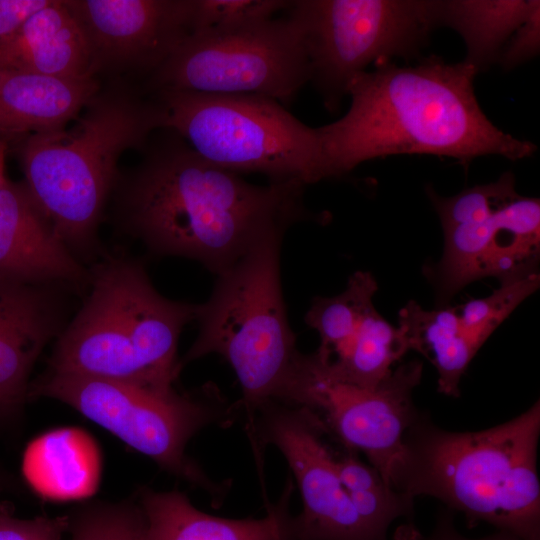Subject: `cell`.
Masks as SVG:
<instances>
[{"instance_id":"cell-16","label":"cell","mask_w":540,"mask_h":540,"mask_svg":"<svg viewBox=\"0 0 540 540\" xmlns=\"http://www.w3.org/2000/svg\"><path fill=\"white\" fill-rule=\"evenodd\" d=\"M0 278L85 293L86 268L60 238L24 182L0 187Z\"/></svg>"},{"instance_id":"cell-10","label":"cell","mask_w":540,"mask_h":540,"mask_svg":"<svg viewBox=\"0 0 540 540\" xmlns=\"http://www.w3.org/2000/svg\"><path fill=\"white\" fill-rule=\"evenodd\" d=\"M307 83L301 29L286 9L278 18L188 35L146 79L144 90L253 94L285 106Z\"/></svg>"},{"instance_id":"cell-35","label":"cell","mask_w":540,"mask_h":540,"mask_svg":"<svg viewBox=\"0 0 540 540\" xmlns=\"http://www.w3.org/2000/svg\"><path fill=\"white\" fill-rule=\"evenodd\" d=\"M2 73H3V69L0 66V79H1Z\"/></svg>"},{"instance_id":"cell-4","label":"cell","mask_w":540,"mask_h":540,"mask_svg":"<svg viewBox=\"0 0 540 540\" xmlns=\"http://www.w3.org/2000/svg\"><path fill=\"white\" fill-rule=\"evenodd\" d=\"M159 129L155 99L115 82L95 94L71 127L17 139L23 182L82 263L103 256L98 229L122 154L144 148Z\"/></svg>"},{"instance_id":"cell-3","label":"cell","mask_w":540,"mask_h":540,"mask_svg":"<svg viewBox=\"0 0 540 540\" xmlns=\"http://www.w3.org/2000/svg\"><path fill=\"white\" fill-rule=\"evenodd\" d=\"M539 435V400L480 431H447L419 412L405 433L391 488L440 500L462 513L470 528L487 523L522 540H540Z\"/></svg>"},{"instance_id":"cell-27","label":"cell","mask_w":540,"mask_h":540,"mask_svg":"<svg viewBox=\"0 0 540 540\" xmlns=\"http://www.w3.org/2000/svg\"><path fill=\"white\" fill-rule=\"evenodd\" d=\"M70 540H143L144 516L132 503H96L68 514Z\"/></svg>"},{"instance_id":"cell-18","label":"cell","mask_w":540,"mask_h":540,"mask_svg":"<svg viewBox=\"0 0 540 540\" xmlns=\"http://www.w3.org/2000/svg\"><path fill=\"white\" fill-rule=\"evenodd\" d=\"M289 483L279 504L268 503L265 517L229 519L197 509L179 491L144 489L139 506L144 516L143 540H286Z\"/></svg>"},{"instance_id":"cell-25","label":"cell","mask_w":540,"mask_h":540,"mask_svg":"<svg viewBox=\"0 0 540 540\" xmlns=\"http://www.w3.org/2000/svg\"><path fill=\"white\" fill-rule=\"evenodd\" d=\"M539 285V272H534L522 278L500 283L489 296L472 298L456 307L463 330L481 348L514 309L536 292Z\"/></svg>"},{"instance_id":"cell-30","label":"cell","mask_w":540,"mask_h":540,"mask_svg":"<svg viewBox=\"0 0 540 540\" xmlns=\"http://www.w3.org/2000/svg\"><path fill=\"white\" fill-rule=\"evenodd\" d=\"M540 50V1L535 0L529 14L508 38L496 63L512 70L538 55Z\"/></svg>"},{"instance_id":"cell-23","label":"cell","mask_w":540,"mask_h":540,"mask_svg":"<svg viewBox=\"0 0 540 540\" xmlns=\"http://www.w3.org/2000/svg\"><path fill=\"white\" fill-rule=\"evenodd\" d=\"M410 350L403 331L390 324L374 305L365 313L355 335L333 359L321 360L334 378L373 389L393 371V365Z\"/></svg>"},{"instance_id":"cell-20","label":"cell","mask_w":540,"mask_h":540,"mask_svg":"<svg viewBox=\"0 0 540 540\" xmlns=\"http://www.w3.org/2000/svg\"><path fill=\"white\" fill-rule=\"evenodd\" d=\"M3 70L57 77H95L87 39L64 0L33 14L0 48Z\"/></svg>"},{"instance_id":"cell-6","label":"cell","mask_w":540,"mask_h":540,"mask_svg":"<svg viewBox=\"0 0 540 540\" xmlns=\"http://www.w3.org/2000/svg\"><path fill=\"white\" fill-rule=\"evenodd\" d=\"M287 229L267 232L231 267L217 275L209 299L197 305L198 336L181 366L212 353L233 368L252 436L257 412L285 403L302 354L288 322L280 275Z\"/></svg>"},{"instance_id":"cell-26","label":"cell","mask_w":540,"mask_h":540,"mask_svg":"<svg viewBox=\"0 0 540 540\" xmlns=\"http://www.w3.org/2000/svg\"><path fill=\"white\" fill-rule=\"evenodd\" d=\"M443 231L483 220L519 196L513 173L505 172L496 181L464 189L457 195L443 197L432 187L426 188Z\"/></svg>"},{"instance_id":"cell-28","label":"cell","mask_w":540,"mask_h":540,"mask_svg":"<svg viewBox=\"0 0 540 540\" xmlns=\"http://www.w3.org/2000/svg\"><path fill=\"white\" fill-rule=\"evenodd\" d=\"M290 4L288 0H190V34L226 31L265 21L284 12Z\"/></svg>"},{"instance_id":"cell-19","label":"cell","mask_w":540,"mask_h":540,"mask_svg":"<svg viewBox=\"0 0 540 540\" xmlns=\"http://www.w3.org/2000/svg\"><path fill=\"white\" fill-rule=\"evenodd\" d=\"M21 470L29 488L43 499L56 502L87 499L100 485V448L81 428L51 429L27 444Z\"/></svg>"},{"instance_id":"cell-7","label":"cell","mask_w":540,"mask_h":540,"mask_svg":"<svg viewBox=\"0 0 540 540\" xmlns=\"http://www.w3.org/2000/svg\"><path fill=\"white\" fill-rule=\"evenodd\" d=\"M151 96L160 110L161 129L175 132L216 166L259 173L274 183L306 186L324 180L317 129L275 99L171 90Z\"/></svg>"},{"instance_id":"cell-33","label":"cell","mask_w":540,"mask_h":540,"mask_svg":"<svg viewBox=\"0 0 540 540\" xmlns=\"http://www.w3.org/2000/svg\"><path fill=\"white\" fill-rule=\"evenodd\" d=\"M392 540H424V536L420 533L414 523L409 521L396 528Z\"/></svg>"},{"instance_id":"cell-29","label":"cell","mask_w":540,"mask_h":540,"mask_svg":"<svg viewBox=\"0 0 540 540\" xmlns=\"http://www.w3.org/2000/svg\"><path fill=\"white\" fill-rule=\"evenodd\" d=\"M68 514L18 518L11 507L0 504V540H62L68 532Z\"/></svg>"},{"instance_id":"cell-17","label":"cell","mask_w":540,"mask_h":540,"mask_svg":"<svg viewBox=\"0 0 540 540\" xmlns=\"http://www.w3.org/2000/svg\"><path fill=\"white\" fill-rule=\"evenodd\" d=\"M99 90L96 77L69 78L3 70L0 138L17 140L63 129L80 115Z\"/></svg>"},{"instance_id":"cell-8","label":"cell","mask_w":540,"mask_h":540,"mask_svg":"<svg viewBox=\"0 0 540 540\" xmlns=\"http://www.w3.org/2000/svg\"><path fill=\"white\" fill-rule=\"evenodd\" d=\"M46 397L72 407L164 470L207 491L214 500L226 487L213 482L185 452L202 428L229 418L213 389L200 396L174 387L48 373L30 384L29 398Z\"/></svg>"},{"instance_id":"cell-11","label":"cell","mask_w":540,"mask_h":540,"mask_svg":"<svg viewBox=\"0 0 540 540\" xmlns=\"http://www.w3.org/2000/svg\"><path fill=\"white\" fill-rule=\"evenodd\" d=\"M422 373V362L412 360L369 389L334 378L314 353L302 354L286 404L311 411L326 434L345 450L363 453L391 488L404 458L405 433L420 412L412 395Z\"/></svg>"},{"instance_id":"cell-5","label":"cell","mask_w":540,"mask_h":540,"mask_svg":"<svg viewBox=\"0 0 540 540\" xmlns=\"http://www.w3.org/2000/svg\"><path fill=\"white\" fill-rule=\"evenodd\" d=\"M89 270V292L56 338L50 373L174 387L179 337L197 305L161 295L132 258L104 255Z\"/></svg>"},{"instance_id":"cell-13","label":"cell","mask_w":540,"mask_h":540,"mask_svg":"<svg viewBox=\"0 0 540 540\" xmlns=\"http://www.w3.org/2000/svg\"><path fill=\"white\" fill-rule=\"evenodd\" d=\"M443 233L441 259L423 268L438 307L473 281L494 277L503 283L538 272L539 198L519 195L487 218Z\"/></svg>"},{"instance_id":"cell-21","label":"cell","mask_w":540,"mask_h":540,"mask_svg":"<svg viewBox=\"0 0 540 540\" xmlns=\"http://www.w3.org/2000/svg\"><path fill=\"white\" fill-rule=\"evenodd\" d=\"M398 320L410 350L436 368L438 391L459 397L461 378L480 348L463 330L457 308L446 305L428 310L410 300L399 310Z\"/></svg>"},{"instance_id":"cell-22","label":"cell","mask_w":540,"mask_h":540,"mask_svg":"<svg viewBox=\"0 0 540 540\" xmlns=\"http://www.w3.org/2000/svg\"><path fill=\"white\" fill-rule=\"evenodd\" d=\"M535 0H440L439 27L464 40V63L476 73L496 63L504 44L529 14Z\"/></svg>"},{"instance_id":"cell-2","label":"cell","mask_w":540,"mask_h":540,"mask_svg":"<svg viewBox=\"0 0 540 540\" xmlns=\"http://www.w3.org/2000/svg\"><path fill=\"white\" fill-rule=\"evenodd\" d=\"M375 64L350 82L346 114L316 128L324 179L392 155L451 157L467 168L480 156L519 160L537 150L489 120L475 95L477 73L463 61L451 64L432 55L413 66Z\"/></svg>"},{"instance_id":"cell-14","label":"cell","mask_w":540,"mask_h":540,"mask_svg":"<svg viewBox=\"0 0 540 540\" xmlns=\"http://www.w3.org/2000/svg\"><path fill=\"white\" fill-rule=\"evenodd\" d=\"M87 39L92 74L150 77L191 33L190 0H64Z\"/></svg>"},{"instance_id":"cell-32","label":"cell","mask_w":540,"mask_h":540,"mask_svg":"<svg viewBox=\"0 0 540 540\" xmlns=\"http://www.w3.org/2000/svg\"><path fill=\"white\" fill-rule=\"evenodd\" d=\"M424 540H522L514 535L499 532L478 539H472L462 535L455 527L454 515L450 510H443L437 519L436 525L429 537Z\"/></svg>"},{"instance_id":"cell-31","label":"cell","mask_w":540,"mask_h":540,"mask_svg":"<svg viewBox=\"0 0 540 540\" xmlns=\"http://www.w3.org/2000/svg\"><path fill=\"white\" fill-rule=\"evenodd\" d=\"M51 0H0V48Z\"/></svg>"},{"instance_id":"cell-15","label":"cell","mask_w":540,"mask_h":540,"mask_svg":"<svg viewBox=\"0 0 540 540\" xmlns=\"http://www.w3.org/2000/svg\"><path fill=\"white\" fill-rule=\"evenodd\" d=\"M71 293L61 285L0 278V420L29 398L31 370L67 325Z\"/></svg>"},{"instance_id":"cell-12","label":"cell","mask_w":540,"mask_h":540,"mask_svg":"<svg viewBox=\"0 0 540 540\" xmlns=\"http://www.w3.org/2000/svg\"><path fill=\"white\" fill-rule=\"evenodd\" d=\"M325 435L319 420L304 407L270 402L256 414L250 441L258 466L262 467L261 445L276 446L302 498L301 513L288 518L286 540H383L358 516Z\"/></svg>"},{"instance_id":"cell-34","label":"cell","mask_w":540,"mask_h":540,"mask_svg":"<svg viewBox=\"0 0 540 540\" xmlns=\"http://www.w3.org/2000/svg\"><path fill=\"white\" fill-rule=\"evenodd\" d=\"M7 151V142L0 138V187L7 181L5 177V156Z\"/></svg>"},{"instance_id":"cell-9","label":"cell","mask_w":540,"mask_h":540,"mask_svg":"<svg viewBox=\"0 0 540 540\" xmlns=\"http://www.w3.org/2000/svg\"><path fill=\"white\" fill-rule=\"evenodd\" d=\"M440 0H294L309 82L335 112L352 79L372 62L414 59L439 27Z\"/></svg>"},{"instance_id":"cell-24","label":"cell","mask_w":540,"mask_h":540,"mask_svg":"<svg viewBox=\"0 0 540 540\" xmlns=\"http://www.w3.org/2000/svg\"><path fill=\"white\" fill-rule=\"evenodd\" d=\"M377 289V281L370 272L357 271L340 294L313 299L305 322L319 334L320 345L314 353L321 360L333 359L351 341L365 313L373 306Z\"/></svg>"},{"instance_id":"cell-1","label":"cell","mask_w":540,"mask_h":540,"mask_svg":"<svg viewBox=\"0 0 540 540\" xmlns=\"http://www.w3.org/2000/svg\"><path fill=\"white\" fill-rule=\"evenodd\" d=\"M163 130L113 190L120 229L149 253L195 260L219 275L267 232L317 216L304 204V185L252 184Z\"/></svg>"}]
</instances>
